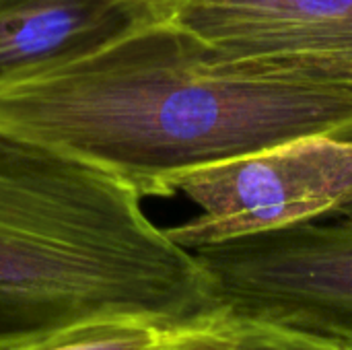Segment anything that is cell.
Returning a JSON list of instances; mask_svg holds the SVG:
<instances>
[{
	"label": "cell",
	"instance_id": "obj_1",
	"mask_svg": "<svg viewBox=\"0 0 352 350\" xmlns=\"http://www.w3.org/2000/svg\"><path fill=\"white\" fill-rule=\"evenodd\" d=\"M0 130L161 198L190 169L309 136L352 140V93L250 72L159 19L0 83Z\"/></svg>",
	"mask_w": 352,
	"mask_h": 350
},
{
	"label": "cell",
	"instance_id": "obj_9",
	"mask_svg": "<svg viewBox=\"0 0 352 350\" xmlns=\"http://www.w3.org/2000/svg\"><path fill=\"white\" fill-rule=\"evenodd\" d=\"M151 2H155V4H159V0H151ZM159 12V10H157Z\"/></svg>",
	"mask_w": 352,
	"mask_h": 350
},
{
	"label": "cell",
	"instance_id": "obj_8",
	"mask_svg": "<svg viewBox=\"0 0 352 350\" xmlns=\"http://www.w3.org/2000/svg\"><path fill=\"white\" fill-rule=\"evenodd\" d=\"M169 330L136 318L93 320L10 350H163Z\"/></svg>",
	"mask_w": 352,
	"mask_h": 350
},
{
	"label": "cell",
	"instance_id": "obj_5",
	"mask_svg": "<svg viewBox=\"0 0 352 350\" xmlns=\"http://www.w3.org/2000/svg\"><path fill=\"white\" fill-rule=\"evenodd\" d=\"M157 10L250 72L352 93V0H159Z\"/></svg>",
	"mask_w": 352,
	"mask_h": 350
},
{
	"label": "cell",
	"instance_id": "obj_3",
	"mask_svg": "<svg viewBox=\"0 0 352 350\" xmlns=\"http://www.w3.org/2000/svg\"><path fill=\"white\" fill-rule=\"evenodd\" d=\"M186 196L198 215L167 227L177 245H206L352 208V140L309 136L165 179L161 198Z\"/></svg>",
	"mask_w": 352,
	"mask_h": 350
},
{
	"label": "cell",
	"instance_id": "obj_2",
	"mask_svg": "<svg viewBox=\"0 0 352 350\" xmlns=\"http://www.w3.org/2000/svg\"><path fill=\"white\" fill-rule=\"evenodd\" d=\"M221 307L194 252L122 179L0 130V350L109 318L184 326Z\"/></svg>",
	"mask_w": 352,
	"mask_h": 350
},
{
	"label": "cell",
	"instance_id": "obj_10",
	"mask_svg": "<svg viewBox=\"0 0 352 350\" xmlns=\"http://www.w3.org/2000/svg\"><path fill=\"white\" fill-rule=\"evenodd\" d=\"M346 215H352V208H351V210H349V212H346Z\"/></svg>",
	"mask_w": 352,
	"mask_h": 350
},
{
	"label": "cell",
	"instance_id": "obj_4",
	"mask_svg": "<svg viewBox=\"0 0 352 350\" xmlns=\"http://www.w3.org/2000/svg\"><path fill=\"white\" fill-rule=\"evenodd\" d=\"M221 307L352 344V215L194 250Z\"/></svg>",
	"mask_w": 352,
	"mask_h": 350
},
{
	"label": "cell",
	"instance_id": "obj_7",
	"mask_svg": "<svg viewBox=\"0 0 352 350\" xmlns=\"http://www.w3.org/2000/svg\"><path fill=\"white\" fill-rule=\"evenodd\" d=\"M163 350H352V344L219 307L171 328Z\"/></svg>",
	"mask_w": 352,
	"mask_h": 350
},
{
	"label": "cell",
	"instance_id": "obj_6",
	"mask_svg": "<svg viewBox=\"0 0 352 350\" xmlns=\"http://www.w3.org/2000/svg\"><path fill=\"white\" fill-rule=\"evenodd\" d=\"M159 21L151 0H0V83Z\"/></svg>",
	"mask_w": 352,
	"mask_h": 350
}]
</instances>
